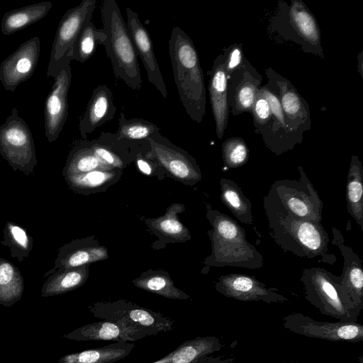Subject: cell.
Returning a JSON list of instances; mask_svg holds the SVG:
<instances>
[{
    "label": "cell",
    "instance_id": "6da1fadb",
    "mask_svg": "<svg viewBox=\"0 0 363 363\" xmlns=\"http://www.w3.org/2000/svg\"><path fill=\"white\" fill-rule=\"evenodd\" d=\"M168 50L180 101L191 119L200 123L205 113L206 90L197 50L178 26L172 30Z\"/></svg>",
    "mask_w": 363,
    "mask_h": 363
},
{
    "label": "cell",
    "instance_id": "7a4b0ae2",
    "mask_svg": "<svg viewBox=\"0 0 363 363\" xmlns=\"http://www.w3.org/2000/svg\"><path fill=\"white\" fill-rule=\"evenodd\" d=\"M206 218L212 229L208 231L211 253L204 263L211 267H235L259 269L263 267V257L247 241L246 233L235 220L206 204Z\"/></svg>",
    "mask_w": 363,
    "mask_h": 363
},
{
    "label": "cell",
    "instance_id": "3957f363",
    "mask_svg": "<svg viewBox=\"0 0 363 363\" xmlns=\"http://www.w3.org/2000/svg\"><path fill=\"white\" fill-rule=\"evenodd\" d=\"M271 238L285 252L307 259L334 264L337 257L331 251L329 234L320 222L300 218L289 213H265Z\"/></svg>",
    "mask_w": 363,
    "mask_h": 363
},
{
    "label": "cell",
    "instance_id": "277c9868",
    "mask_svg": "<svg viewBox=\"0 0 363 363\" xmlns=\"http://www.w3.org/2000/svg\"><path fill=\"white\" fill-rule=\"evenodd\" d=\"M101 18L106 39L103 43L111 60L113 73L133 90L142 87L138 55L118 4L106 0L101 7Z\"/></svg>",
    "mask_w": 363,
    "mask_h": 363
},
{
    "label": "cell",
    "instance_id": "5b68a950",
    "mask_svg": "<svg viewBox=\"0 0 363 363\" xmlns=\"http://www.w3.org/2000/svg\"><path fill=\"white\" fill-rule=\"evenodd\" d=\"M297 179L275 181L263 199L265 213H289L321 223L323 202L301 167Z\"/></svg>",
    "mask_w": 363,
    "mask_h": 363
},
{
    "label": "cell",
    "instance_id": "8992f818",
    "mask_svg": "<svg viewBox=\"0 0 363 363\" xmlns=\"http://www.w3.org/2000/svg\"><path fill=\"white\" fill-rule=\"evenodd\" d=\"M300 281L305 298L322 314L342 322H357L342 301L338 283L340 276L318 267L304 268Z\"/></svg>",
    "mask_w": 363,
    "mask_h": 363
},
{
    "label": "cell",
    "instance_id": "52a82bcc",
    "mask_svg": "<svg viewBox=\"0 0 363 363\" xmlns=\"http://www.w3.org/2000/svg\"><path fill=\"white\" fill-rule=\"evenodd\" d=\"M0 155L14 171L33 174L37 164L35 146L31 131L16 108L0 126Z\"/></svg>",
    "mask_w": 363,
    "mask_h": 363
},
{
    "label": "cell",
    "instance_id": "ba28073f",
    "mask_svg": "<svg viewBox=\"0 0 363 363\" xmlns=\"http://www.w3.org/2000/svg\"><path fill=\"white\" fill-rule=\"evenodd\" d=\"M95 318L112 322H121L158 333L174 328V321L160 312L141 307L125 300L97 302L89 306Z\"/></svg>",
    "mask_w": 363,
    "mask_h": 363
},
{
    "label": "cell",
    "instance_id": "9c48e42d",
    "mask_svg": "<svg viewBox=\"0 0 363 363\" xmlns=\"http://www.w3.org/2000/svg\"><path fill=\"white\" fill-rule=\"evenodd\" d=\"M332 233L331 243L337 246L343 258L342 272L338 283L340 296L357 321L363 309L362 261L351 247L345 244L340 230L333 227Z\"/></svg>",
    "mask_w": 363,
    "mask_h": 363
},
{
    "label": "cell",
    "instance_id": "30bf717a",
    "mask_svg": "<svg viewBox=\"0 0 363 363\" xmlns=\"http://www.w3.org/2000/svg\"><path fill=\"white\" fill-rule=\"evenodd\" d=\"M96 0H84L67 11L61 18L52 43L47 77H51L72 48L84 25L92 19Z\"/></svg>",
    "mask_w": 363,
    "mask_h": 363
},
{
    "label": "cell",
    "instance_id": "8fae6325",
    "mask_svg": "<svg viewBox=\"0 0 363 363\" xmlns=\"http://www.w3.org/2000/svg\"><path fill=\"white\" fill-rule=\"evenodd\" d=\"M283 326L296 334L329 341L363 340V325L357 322L317 321L301 313L283 317Z\"/></svg>",
    "mask_w": 363,
    "mask_h": 363
},
{
    "label": "cell",
    "instance_id": "7c38bea8",
    "mask_svg": "<svg viewBox=\"0 0 363 363\" xmlns=\"http://www.w3.org/2000/svg\"><path fill=\"white\" fill-rule=\"evenodd\" d=\"M146 141L149 149L145 156L156 162L174 178L192 184L201 180V171L194 159L160 133Z\"/></svg>",
    "mask_w": 363,
    "mask_h": 363
},
{
    "label": "cell",
    "instance_id": "4fadbf2b",
    "mask_svg": "<svg viewBox=\"0 0 363 363\" xmlns=\"http://www.w3.org/2000/svg\"><path fill=\"white\" fill-rule=\"evenodd\" d=\"M71 58L66 56L52 74V89L45 102V135L49 143L56 140L65 123L68 113V92L72 80Z\"/></svg>",
    "mask_w": 363,
    "mask_h": 363
},
{
    "label": "cell",
    "instance_id": "5bb4252c",
    "mask_svg": "<svg viewBox=\"0 0 363 363\" xmlns=\"http://www.w3.org/2000/svg\"><path fill=\"white\" fill-rule=\"evenodd\" d=\"M215 288L222 295L237 301L267 303L289 301L277 288L268 287L255 277L247 274L231 273L222 275L216 282Z\"/></svg>",
    "mask_w": 363,
    "mask_h": 363
},
{
    "label": "cell",
    "instance_id": "9a60e30c",
    "mask_svg": "<svg viewBox=\"0 0 363 363\" xmlns=\"http://www.w3.org/2000/svg\"><path fill=\"white\" fill-rule=\"evenodd\" d=\"M40 54V39L34 36L24 43L0 65V82L6 91L17 86L34 74Z\"/></svg>",
    "mask_w": 363,
    "mask_h": 363
},
{
    "label": "cell",
    "instance_id": "2e32d148",
    "mask_svg": "<svg viewBox=\"0 0 363 363\" xmlns=\"http://www.w3.org/2000/svg\"><path fill=\"white\" fill-rule=\"evenodd\" d=\"M157 331L121 322L101 320L91 323L75 329L63 337L78 341L105 340L134 342L147 336L155 335Z\"/></svg>",
    "mask_w": 363,
    "mask_h": 363
},
{
    "label": "cell",
    "instance_id": "e0dca14e",
    "mask_svg": "<svg viewBox=\"0 0 363 363\" xmlns=\"http://www.w3.org/2000/svg\"><path fill=\"white\" fill-rule=\"evenodd\" d=\"M127 28L137 55L141 60L147 75L148 81L161 95L167 99L168 92L160 71L149 33L142 24L137 13L126 8Z\"/></svg>",
    "mask_w": 363,
    "mask_h": 363
},
{
    "label": "cell",
    "instance_id": "ac0fdd59",
    "mask_svg": "<svg viewBox=\"0 0 363 363\" xmlns=\"http://www.w3.org/2000/svg\"><path fill=\"white\" fill-rule=\"evenodd\" d=\"M116 111L113 94L106 85H99L93 91L86 108L80 118L79 130L84 139L106 122L113 119Z\"/></svg>",
    "mask_w": 363,
    "mask_h": 363
},
{
    "label": "cell",
    "instance_id": "d6986e66",
    "mask_svg": "<svg viewBox=\"0 0 363 363\" xmlns=\"http://www.w3.org/2000/svg\"><path fill=\"white\" fill-rule=\"evenodd\" d=\"M84 241L74 240L62 246L55 261L52 269L45 276H48L59 269L74 268L93 262L106 259L108 254L104 246H87Z\"/></svg>",
    "mask_w": 363,
    "mask_h": 363
},
{
    "label": "cell",
    "instance_id": "ffe728a7",
    "mask_svg": "<svg viewBox=\"0 0 363 363\" xmlns=\"http://www.w3.org/2000/svg\"><path fill=\"white\" fill-rule=\"evenodd\" d=\"M89 145L94 154L113 169L123 168L128 150L138 146L137 143L118 140L115 133L106 132H101L97 139L89 140Z\"/></svg>",
    "mask_w": 363,
    "mask_h": 363
},
{
    "label": "cell",
    "instance_id": "44dd1931",
    "mask_svg": "<svg viewBox=\"0 0 363 363\" xmlns=\"http://www.w3.org/2000/svg\"><path fill=\"white\" fill-rule=\"evenodd\" d=\"M52 7V3L46 1L7 11L1 20V33L9 35L26 28L45 18Z\"/></svg>",
    "mask_w": 363,
    "mask_h": 363
},
{
    "label": "cell",
    "instance_id": "7402d4cb",
    "mask_svg": "<svg viewBox=\"0 0 363 363\" xmlns=\"http://www.w3.org/2000/svg\"><path fill=\"white\" fill-rule=\"evenodd\" d=\"M135 344L116 342L101 347L67 354L59 363H113L126 357L135 347Z\"/></svg>",
    "mask_w": 363,
    "mask_h": 363
},
{
    "label": "cell",
    "instance_id": "603a6c76",
    "mask_svg": "<svg viewBox=\"0 0 363 363\" xmlns=\"http://www.w3.org/2000/svg\"><path fill=\"white\" fill-rule=\"evenodd\" d=\"M88 277L89 264L57 270L44 282L41 295L47 297L73 291L82 286Z\"/></svg>",
    "mask_w": 363,
    "mask_h": 363
},
{
    "label": "cell",
    "instance_id": "cb8c5ba5",
    "mask_svg": "<svg viewBox=\"0 0 363 363\" xmlns=\"http://www.w3.org/2000/svg\"><path fill=\"white\" fill-rule=\"evenodd\" d=\"M347 209L361 230H363V168L353 156L347 177Z\"/></svg>",
    "mask_w": 363,
    "mask_h": 363
},
{
    "label": "cell",
    "instance_id": "d4e9b609",
    "mask_svg": "<svg viewBox=\"0 0 363 363\" xmlns=\"http://www.w3.org/2000/svg\"><path fill=\"white\" fill-rule=\"evenodd\" d=\"M223 347L220 339L215 336L197 337L188 340L172 352L166 363H196Z\"/></svg>",
    "mask_w": 363,
    "mask_h": 363
},
{
    "label": "cell",
    "instance_id": "484cf974",
    "mask_svg": "<svg viewBox=\"0 0 363 363\" xmlns=\"http://www.w3.org/2000/svg\"><path fill=\"white\" fill-rule=\"evenodd\" d=\"M209 93L216 132L222 138L227 118V78L223 65L214 67L209 84Z\"/></svg>",
    "mask_w": 363,
    "mask_h": 363
},
{
    "label": "cell",
    "instance_id": "4316f807",
    "mask_svg": "<svg viewBox=\"0 0 363 363\" xmlns=\"http://www.w3.org/2000/svg\"><path fill=\"white\" fill-rule=\"evenodd\" d=\"M220 186L222 203L240 222L252 225L254 217L251 201L245 196L238 184L230 179L221 178Z\"/></svg>",
    "mask_w": 363,
    "mask_h": 363
},
{
    "label": "cell",
    "instance_id": "83f0119b",
    "mask_svg": "<svg viewBox=\"0 0 363 363\" xmlns=\"http://www.w3.org/2000/svg\"><path fill=\"white\" fill-rule=\"evenodd\" d=\"M108 165L99 159L91 151L89 140H82L69 152L63 175L79 174L94 170H111Z\"/></svg>",
    "mask_w": 363,
    "mask_h": 363
},
{
    "label": "cell",
    "instance_id": "f1b7e54d",
    "mask_svg": "<svg viewBox=\"0 0 363 363\" xmlns=\"http://www.w3.org/2000/svg\"><path fill=\"white\" fill-rule=\"evenodd\" d=\"M23 278L19 269L9 261L0 258V304L10 306L21 299Z\"/></svg>",
    "mask_w": 363,
    "mask_h": 363
},
{
    "label": "cell",
    "instance_id": "f546056e",
    "mask_svg": "<svg viewBox=\"0 0 363 363\" xmlns=\"http://www.w3.org/2000/svg\"><path fill=\"white\" fill-rule=\"evenodd\" d=\"M184 206L179 203L171 205L164 216L147 219V224L157 233L176 242H185L191 239L189 230L177 216Z\"/></svg>",
    "mask_w": 363,
    "mask_h": 363
},
{
    "label": "cell",
    "instance_id": "4dcf8cb0",
    "mask_svg": "<svg viewBox=\"0 0 363 363\" xmlns=\"http://www.w3.org/2000/svg\"><path fill=\"white\" fill-rule=\"evenodd\" d=\"M133 284L145 291L170 299H187L189 296L177 288L167 272L143 273L133 281Z\"/></svg>",
    "mask_w": 363,
    "mask_h": 363
},
{
    "label": "cell",
    "instance_id": "1f68e13d",
    "mask_svg": "<svg viewBox=\"0 0 363 363\" xmlns=\"http://www.w3.org/2000/svg\"><path fill=\"white\" fill-rule=\"evenodd\" d=\"M105 39L106 35L104 30L96 28L91 20L84 25L81 30L69 57L71 60L84 63L94 55L97 45H102Z\"/></svg>",
    "mask_w": 363,
    "mask_h": 363
},
{
    "label": "cell",
    "instance_id": "d6a6232c",
    "mask_svg": "<svg viewBox=\"0 0 363 363\" xmlns=\"http://www.w3.org/2000/svg\"><path fill=\"white\" fill-rule=\"evenodd\" d=\"M159 133L160 128L150 121L143 118L127 119L125 114L121 113L115 135L118 140L138 143L145 142Z\"/></svg>",
    "mask_w": 363,
    "mask_h": 363
},
{
    "label": "cell",
    "instance_id": "836d02e7",
    "mask_svg": "<svg viewBox=\"0 0 363 363\" xmlns=\"http://www.w3.org/2000/svg\"><path fill=\"white\" fill-rule=\"evenodd\" d=\"M4 238L1 243L11 250V256L22 262L28 258L33 248V239L21 226L8 221L4 230Z\"/></svg>",
    "mask_w": 363,
    "mask_h": 363
},
{
    "label": "cell",
    "instance_id": "e575fe53",
    "mask_svg": "<svg viewBox=\"0 0 363 363\" xmlns=\"http://www.w3.org/2000/svg\"><path fill=\"white\" fill-rule=\"evenodd\" d=\"M118 171L94 170L84 174L65 176L70 188L78 192L99 190L115 180Z\"/></svg>",
    "mask_w": 363,
    "mask_h": 363
},
{
    "label": "cell",
    "instance_id": "d590c367",
    "mask_svg": "<svg viewBox=\"0 0 363 363\" xmlns=\"http://www.w3.org/2000/svg\"><path fill=\"white\" fill-rule=\"evenodd\" d=\"M295 26L307 40L316 43L319 40V32L312 16L296 2L291 10Z\"/></svg>",
    "mask_w": 363,
    "mask_h": 363
},
{
    "label": "cell",
    "instance_id": "8d00e7d4",
    "mask_svg": "<svg viewBox=\"0 0 363 363\" xmlns=\"http://www.w3.org/2000/svg\"><path fill=\"white\" fill-rule=\"evenodd\" d=\"M223 157L225 167H239L246 163L248 150L245 143L239 139L225 141L223 145Z\"/></svg>",
    "mask_w": 363,
    "mask_h": 363
},
{
    "label": "cell",
    "instance_id": "74e56055",
    "mask_svg": "<svg viewBox=\"0 0 363 363\" xmlns=\"http://www.w3.org/2000/svg\"><path fill=\"white\" fill-rule=\"evenodd\" d=\"M282 106L288 115L295 116L301 109V101L295 93L287 91L282 96Z\"/></svg>",
    "mask_w": 363,
    "mask_h": 363
},
{
    "label": "cell",
    "instance_id": "f35d334b",
    "mask_svg": "<svg viewBox=\"0 0 363 363\" xmlns=\"http://www.w3.org/2000/svg\"><path fill=\"white\" fill-rule=\"evenodd\" d=\"M255 100V89L252 85L243 86L238 94V104L240 108L246 110L252 107Z\"/></svg>",
    "mask_w": 363,
    "mask_h": 363
},
{
    "label": "cell",
    "instance_id": "ab89813d",
    "mask_svg": "<svg viewBox=\"0 0 363 363\" xmlns=\"http://www.w3.org/2000/svg\"><path fill=\"white\" fill-rule=\"evenodd\" d=\"M263 94L274 115L279 119L281 123H284L282 108L278 99L267 91H264Z\"/></svg>",
    "mask_w": 363,
    "mask_h": 363
},
{
    "label": "cell",
    "instance_id": "60d3db41",
    "mask_svg": "<svg viewBox=\"0 0 363 363\" xmlns=\"http://www.w3.org/2000/svg\"><path fill=\"white\" fill-rule=\"evenodd\" d=\"M255 111L259 120L265 121L268 119L270 116V108L264 98H259L256 101Z\"/></svg>",
    "mask_w": 363,
    "mask_h": 363
},
{
    "label": "cell",
    "instance_id": "b9f144b4",
    "mask_svg": "<svg viewBox=\"0 0 363 363\" xmlns=\"http://www.w3.org/2000/svg\"><path fill=\"white\" fill-rule=\"evenodd\" d=\"M136 164L138 169L145 174H151L152 172L153 167L152 164L154 161L146 157L143 154L138 152L136 155Z\"/></svg>",
    "mask_w": 363,
    "mask_h": 363
},
{
    "label": "cell",
    "instance_id": "7bdbcfd3",
    "mask_svg": "<svg viewBox=\"0 0 363 363\" xmlns=\"http://www.w3.org/2000/svg\"><path fill=\"white\" fill-rule=\"evenodd\" d=\"M233 358L223 359L221 357L206 356L201 358L196 363H233Z\"/></svg>",
    "mask_w": 363,
    "mask_h": 363
},
{
    "label": "cell",
    "instance_id": "ee69618b",
    "mask_svg": "<svg viewBox=\"0 0 363 363\" xmlns=\"http://www.w3.org/2000/svg\"><path fill=\"white\" fill-rule=\"evenodd\" d=\"M240 59H241V55H240V50L235 49L232 52L230 57L229 58L228 68V69H234L235 67H236L239 65V63L240 62Z\"/></svg>",
    "mask_w": 363,
    "mask_h": 363
},
{
    "label": "cell",
    "instance_id": "f6af8a7d",
    "mask_svg": "<svg viewBox=\"0 0 363 363\" xmlns=\"http://www.w3.org/2000/svg\"><path fill=\"white\" fill-rule=\"evenodd\" d=\"M171 355H172V352H170L169 354H167L164 358H162L157 362H155L153 363H166L170 359Z\"/></svg>",
    "mask_w": 363,
    "mask_h": 363
},
{
    "label": "cell",
    "instance_id": "bcb514c9",
    "mask_svg": "<svg viewBox=\"0 0 363 363\" xmlns=\"http://www.w3.org/2000/svg\"><path fill=\"white\" fill-rule=\"evenodd\" d=\"M284 363H298V362H284Z\"/></svg>",
    "mask_w": 363,
    "mask_h": 363
}]
</instances>
